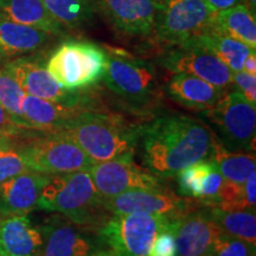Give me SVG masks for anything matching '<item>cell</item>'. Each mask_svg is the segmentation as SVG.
Wrapping results in <instances>:
<instances>
[{
	"label": "cell",
	"instance_id": "6da1fadb",
	"mask_svg": "<svg viewBox=\"0 0 256 256\" xmlns=\"http://www.w3.org/2000/svg\"><path fill=\"white\" fill-rule=\"evenodd\" d=\"M214 134L185 115H164L142 124L139 147L144 168L160 179L174 178L188 166L211 158Z\"/></svg>",
	"mask_w": 256,
	"mask_h": 256
},
{
	"label": "cell",
	"instance_id": "7a4b0ae2",
	"mask_svg": "<svg viewBox=\"0 0 256 256\" xmlns=\"http://www.w3.org/2000/svg\"><path fill=\"white\" fill-rule=\"evenodd\" d=\"M142 124L94 107L80 112L60 133L75 142L94 164L136 152Z\"/></svg>",
	"mask_w": 256,
	"mask_h": 256
},
{
	"label": "cell",
	"instance_id": "3957f363",
	"mask_svg": "<svg viewBox=\"0 0 256 256\" xmlns=\"http://www.w3.org/2000/svg\"><path fill=\"white\" fill-rule=\"evenodd\" d=\"M37 209L57 212L92 228H98L110 216L89 171L50 176L40 192Z\"/></svg>",
	"mask_w": 256,
	"mask_h": 256
},
{
	"label": "cell",
	"instance_id": "277c9868",
	"mask_svg": "<svg viewBox=\"0 0 256 256\" xmlns=\"http://www.w3.org/2000/svg\"><path fill=\"white\" fill-rule=\"evenodd\" d=\"M46 69L63 89L82 92L104 81L107 54L89 42H64L50 56Z\"/></svg>",
	"mask_w": 256,
	"mask_h": 256
},
{
	"label": "cell",
	"instance_id": "5b68a950",
	"mask_svg": "<svg viewBox=\"0 0 256 256\" xmlns=\"http://www.w3.org/2000/svg\"><path fill=\"white\" fill-rule=\"evenodd\" d=\"M104 50L107 69L104 81L107 88L136 108L156 102L159 82L154 66L122 49L107 46Z\"/></svg>",
	"mask_w": 256,
	"mask_h": 256
},
{
	"label": "cell",
	"instance_id": "8992f818",
	"mask_svg": "<svg viewBox=\"0 0 256 256\" xmlns=\"http://www.w3.org/2000/svg\"><path fill=\"white\" fill-rule=\"evenodd\" d=\"M25 134L26 139L17 147L23 153L28 168L46 176H58L89 171L94 162L70 138L62 133Z\"/></svg>",
	"mask_w": 256,
	"mask_h": 256
},
{
	"label": "cell",
	"instance_id": "52a82bcc",
	"mask_svg": "<svg viewBox=\"0 0 256 256\" xmlns=\"http://www.w3.org/2000/svg\"><path fill=\"white\" fill-rule=\"evenodd\" d=\"M171 218L151 214L112 215L98 228L104 247L114 256H150L159 232L170 230Z\"/></svg>",
	"mask_w": 256,
	"mask_h": 256
},
{
	"label": "cell",
	"instance_id": "ba28073f",
	"mask_svg": "<svg viewBox=\"0 0 256 256\" xmlns=\"http://www.w3.org/2000/svg\"><path fill=\"white\" fill-rule=\"evenodd\" d=\"M215 12L203 0H160L154 34L171 46L188 44L214 25Z\"/></svg>",
	"mask_w": 256,
	"mask_h": 256
},
{
	"label": "cell",
	"instance_id": "9c48e42d",
	"mask_svg": "<svg viewBox=\"0 0 256 256\" xmlns=\"http://www.w3.org/2000/svg\"><path fill=\"white\" fill-rule=\"evenodd\" d=\"M256 106L238 90L226 92L217 104L206 112L220 134V142L229 151L254 152Z\"/></svg>",
	"mask_w": 256,
	"mask_h": 256
},
{
	"label": "cell",
	"instance_id": "30bf717a",
	"mask_svg": "<svg viewBox=\"0 0 256 256\" xmlns=\"http://www.w3.org/2000/svg\"><path fill=\"white\" fill-rule=\"evenodd\" d=\"M134 153L95 164L89 170L96 190L104 200L133 190L164 188L160 178L136 164Z\"/></svg>",
	"mask_w": 256,
	"mask_h": 256
},
{
	"label": "cell",
	"instance_id": "8fae6325",
	"mask_svg": "<svg viewBox=\"0 0 256 256\" xmlns=\"http://www.w3.org/2000/svg\"><path fill=\"white\" fill-rule=\"evenodd\" d=\"M200 200L180 197L164 188L133 190L104 200V208L110 215L119 214H151L166 216L172 220L203 206Z\"/></svg>",
	"mask_w": 256,
	"mask_h": 256
},
{
	"label": "cell",
	"instance_id": "7c38bea8",
	"mask_svg": "<svg viewBox=\"0 0 256 256\" xmlns=\"http://www.w3.org/2000/svg\"><path fill=\"white\" fill-rule=\"evenodd\" d=\"M40 229L43 235L40 256H92L104 247L98 228L78 224L64 216L50 217Z\"/></svg>",
	"mask_w": 256,
	"mask_h": 256
},
{
	"label": "cell",
	"instance_id": "4fadbf2b",
	"mask_svg": "<svg viewBox=\"0 0 256 256\" xmlns=\"http://www.w3.org/2000/svg\"><path fill=\"white\" fill-rule=\"evenodd\" d=\"M172 48L160 58V64L168 72L196 76L224 90L232 86L234 72L212 52L197 46Z\"/></svg>",
	"mask_w": 256,
	"mask_h": 256
},
{
	"label": "cell",
	"instance_id": "5bb4252c",
	"mask_svg": "<svg viewBox=\"0 0 256 256\" xmlns=\"http://www.w3.org/2000/svg\"><path fill=\"white\" fill-rule=\"evenodd\" d=\"M4 69L16 80L26 95L69 106L87 102L81 92L63 89L52 78L46 66L34 60L22 57L12 60L4 64Z\"/></svg>",
	"mask_w": 256,
	"mask_h": 256
},
{
	"label": "cell",
	"instance_id": "9a60e30c",
	"mask_svg": "<svg viewBox=\"0 0 256 256\" xmlns=\"http://www.w3.org/2000/svg\"><path fill=\"white\" fill-rule=\"evenodd\" d=\"M110 23L127 36H150L154 32L160 0H96Z\"/></svg>",
	"mask_w": 256,
	"mask_h": 256
},
{
	"label": "cell",
	"instance_id": "2e32d148",
	"mask_svg": "<svg viewBox=\"0 0 256 256\" xmlns=\"http://www.w3.org/2000/svg\"><path fill=\"white\" fill-rule=\"evenodd\" d=\"M170 232L174 235L178 256H209L220 229L209 206H200L174 220Z\"/></svg>",
	"mask_w": 256,
	"mask_h": 256
},
{
	"label": "cell",
	"instance_id": "e0dca14e",
	"mask_svg": "<svg viewBox=\"0 0 256 256\" xmlns=\"http://www.w3.org/2000/svg\"><path fill=\"white\" fill-rule=\"evenodd\" d=\"M49 177L28 171L0 183V217L28 215L36 210Z\"/></svg>",
	"mask_w": 256,
	"mask_h": 256
},
{
	"label": "cell",
	"instance_id": "ac0fdd59",
	"mask_svg": "<svg viewBox=\"0 0 256 256\" xmlns=\"http://www.w3.org/2000/svg\"><path fill=\"white\" fill-rule=\"evenodd\" d=\"M87 102L69 106L25 95L23 101V120L25 128L42 133H60L84 108Z\"/></svg>",
	"mask_w": 256,
	"mask_h": 256
},
{
	"label": "cell",
	"instance_id": "d6986e66",
	"mask_svg": "<svg viewBox=\"0 0 256 256\" xmlns=\"http://www.w3.org/2000/svg\"><path fill=\"white\" fill-rule=\"evenodd\" d=\"M43 235L26 215L0 217V256H40Z\"/></svg>",
	"mask_w": 256,
	"mask_h": 256
},
{
	"label": "cell",
	"instance_id": "ffe728a7",
	"mask_svg": "<svg viewBox=\"0 0 256 256\" xmlns=\"http://www.w3.org/2000/svg\"><path fill=\"white\" fill-rule=\"evenodd\" d=\"M166 92L177 104L197 112L210 110L226 92L222 88L188 74H174L168 83Z\"/></svg>",
	"mask_w": 256,
	"mask_h": 256
},
{
	"label": "cell",
	"instance_id": "44dd1931",
	"mask_svg": "<svg viewBox=\"0 0 256 256\" xmlns=\"http://www.w3.org/2000/svg\"><path fill=\"white\" fill-rule=\"evenodd\" d=\"M51 34L0 18V52L6 58L36 52L49 43Z\"/></svg>",
	"mask_w": 256,
	"mask_h": 256
},
{
	"label": "cell",
	"instance_id": "7402d4cb",
	"mask_svg": "<svg viewBox=\"0 0 256 256\" xmlns=\"http://www.w3.org/2000/svg\"><path fill=\"white\" fill-rule=\"evenodd\" d=\"M0 18L36 28L51 36L63 34V28L52 18L42 0H0Z\"/></svg>",
	"mask_w": 256,
	"mask_h": 256
},
{
	"label": "cell",
	"instance_id": "603a6c76",
	"mask_svg": "<svg viewBox=\"0 0 256 256\" xmlns=\"http://www.w3.org/2000/svg\"><path fill=\"white\" fill-rule=\"evenodd\" d=\"M185 46H197L210 51L218 57L232 72H242L246 58L252 51H256L250 49L242 42L234 40L226 34L215 25H212L206 32Z\"/></svg>",
	"mask_w": 256,
	"mask_h": 256
},
{
	"label": "cell",
	"instance_id": "cb8c5ba5",
	"mask_svg": "<svg viewBox=\"0 0 256 256\" xmlns=\"http://www.w3.org/2000/svg\"><path fill=\"white\" fill-rule=\"evenodd\" d=\"M214 25L234 40L256 50V17L246 4L216 12Z\"/></svg>",
	"mask_w": 256,
	"mask_h": 256
},
{
	"label": "cell",
	"instance_id": "d4e9b609",
	"mask_svg": "<svg viewBox=\"0 0 256 256\" xmlns=\"http://www.w3.org/2000/svg\"><path fill=\"white\" fill-rule=\"evenodd\" d=\"M210 159L215 162L224 180L230 183L243 185L256 171L254 152L229 151L216 136H214V151Z\"/></svg>",
	"mask_w": 256,
	"mask_h": 256
},
{
	"label": "cell",
	"instance_id": "484cf974",
	"mask_svg": "<svg viewBox=\"0 0 256 256\" xmlns=\"http://www.w3.org/2000/svg\"><path fill=\"white\" fill-rule=\"evenodd\" d=\"M210 208V206H209ZM211 216L220 232L256 244L255 210H222L210 208Z\"/></svg>",
	"mask_w": 256,
	"mask_h": 256
},
{
	"label": "cell",
	"instance_id": "4316f807",
	"mask_svg": "<svg viewBox=\"0 0 256 256\" xmlns=\"http://www.w3.org/2000/svg\"><path fill=\"white\" fill-rule=\"evenodd\" d=\"M52 18L63 28H78L94 17V0H42Z\"/></svg>",
	"mask_w": 256,
	"mask_h": 256
},
{
	"label": "cell",
	"instance_id": "83f0119b",
	"mask_svg": "<svg viewBox=\"0 0 256 256\" xmlns=\"http://www.w3.org/2000/svg\"><path fill=\"white\" fill-rule=\"evenodd\" d=\"M217 166L211 159L198 162L178 174V188L182 196L202 200L208 182Z\"/></svg>",
	"mask_w": 256,
	"mask_h": 256
},
{
	"label": "cell",
	"instance_id": "f1b7e54d",
	"mask_svg": "<svg viewBox=\"0 0 256 256\" xmlns=\"http://www.w3.org/2000/svg\"><path fill=\"white\" fill-rule=\"evenodd\" d=\"M25 95L26 94L19 87L16 80L4 68L0 69V106L23 130H26L23 120V101Z\"/></svg>",
	"mask_w": 256,
	"mask_h": 256
},
{
	"label": "cell",
	"instance_id": "f546056e",
	"mask_svg": "<svg viewBox=\"0 0 256 256\" xmlns=\"http://www.w3.org/2000/svg\"><path fill=\"white\" fill-rule=\"evenodd\" d=\"M206 206L222 210H249L244 194V184L240 185L224 180L220 194Z\"/></svg>",
	"mask_w": 256,
	"mask_h": 256
},
{
	"label": "cell",
	"instance_id": "4dcf8cb0",
	"mask_svg": "<svg viewBox=\"0 0 256 256\" xmlns=\"http://www.w3.org/2000/svg\"><path fill=\"white\" fill-rule=\"evenodd\" d=\"M28 171L31 170L17 146L0 147V183Z\"/></svg>",
	"mask_w": 256,
	"mask_h": 256
},
{
	"label": "cell",
	"instance_id": "1f68e13d",
	"mask_svg": "<svg viewBox=\"0 0 256 256\" xmlns=\"http://www.w3.org/2000/svg\"><path fill=\"white\" fill-rule=\"evenodd\" d=\"M256 244L220 232L214 243L209 256H252Z\"/></svg>",
	"mask_w": 256,
	"mask_h": 256
},
{
	"label": "cell",
	"instance_id": "d6a6232c",
	"mask_svg": "<svg viewBox=\"0 0 256 256\" xmlns=\"http://www.w3.org/2000/svg\"><path fill=\"white\" fill-rule=\"evenodd\" d=\"M150 256H178L174 235L170 230L158 234L153 242Z\"/></svg>",
	"mask_w": 256,
	"mask_h": 256
},
{
	"label": "cell",
	"instance_id": "836d02e7",
	"mask_svg": "<svg viewBox=\"0 0 256 256\" xmlns=\"http://www.w3.org/2000/svg\"><path fill=\"white\" fill-rule=\"evenodd\" d=\"M232 86L238 88L246 100L256 106V76L242 72H234Z\"/></svg>",
	"mask_w": 256,
	"mask_h": 256
},
{
	"label": "cell",
	"instance_id": "e575fe53",
	"mask_svg": "<svg viewBox=\"0 0 256 256\" xmlns=\"http://www.w3.org/2000/svg\"><path fill=\"white\" fill-rule=\"evenodd\" d=\"M28 130H23L14 122L8 112L0 106V133L6 134V136L12 138H20L23 136Z\"/></svg>",
	"mask_w": 256,
	"mask_h": 256
},
{
	"label": "cell",
	"instance_id": "d590c367",
	"mask_svg": "<svg viewBox=\"0 0 256 256\" xmlns=\"http://www.w3.org/2000/svg\"><path fill=\"white\" fill-rule=\"evenodd\" d=\"M244 194L249 210H255L256 206V171L249 176L244 183Z\"/></svg>",
	"mask_w": 256,
	"mask_h": 256
},
{
	"label": "cell",
	"instance_id": "8d00e7d4",
	"mask_svg": "<svg viewBox=\"0 0 256 256\" xmlns=\"http://www.w3.org/2000/svg\"><path fill=\"white\" fill-rule=\"evenodd\" d=\"M214 12L223 11L238 4H244L246 0H203Z\"/></svg>",
	"mask_w": 256,
	"mask_h": 256
},
{
	"label": "cell",
	"instance_id": "74e56055",
	"mask_svg": "<svg viewBox=\"0 0 256 256\" xmlns=\"http://www.w3.org/2000/svg\"><path fill=\"white\" fill-rule=\"evenodd\" d=\"M243 72L250 74L252 76H256V54L255 51L249 55L244 60V64H243Z\"/></svg>",
	"mask_w": 256,
	"mask_h": 256
},
{
	"label": "cell",
	"instance_id": "f35d334b",
	"mask_svg": "<svg viewBox=\"0 0 256 256\" xmlns=\"http://www.w3.org/2000/svg\"><path fill=\"white\" fill-rule=\"evenodd\" d=\"M14 138L6 136V134L0 133V147H4V146H10V145H14Z\"/></svg>",
	"mask_w": 256,
	"mask_h": 256
},
{
	"label": "cell",
	"instance_id": "ab89813d",
	"mask_svg": "<svg viewBox=\"0 0 256 256\" xmlns=\"http://www.w3.org/2000/svg\"><path fill=\"white\" fill-rule=\"evenodd\" d=\"M92 256H114V255L110 249H101V250L96 252L95 254H92Z\"/></svg>",
	"mask_w": 256,
	"mask_h": 256
},
{
	"label": "cell",
	"instance_id": "60d3db41",
	"mask_svg": "<svg viewBox=\"0 0 256 256\" xmlns=\"http://www.w3.org/2000/svg\"><path fill=\"white\" fill-rule=\"evenodd\" d=\"M5 58H6V57H5L4 55H2V52H0V62H2V60H5Z\"/></svg>",
	"mask_w": 256,
	"mask_h": 256
},
{
	"label": "cell",
	"instance_id": "b9f144b4",
	"mask_svg": "<svg viewBox=\"0 0 256 256\" xmlns=\"http://www.w3.org/2000/svg\"><path fill=\"white\" fill-rule=\"evenodd\" d=\"M252 256H256V252H254V254H252Z\"/></svg>",
	"mask_w": 256,
	"mask_h": 256
}]
</instances>
